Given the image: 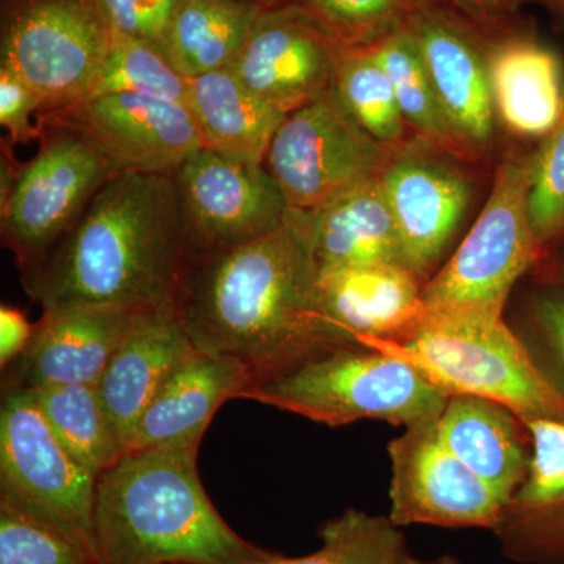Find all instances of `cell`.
I'll return each mask as SVG.
<instances>
[{
	"instance_id": "obj_8",
	"label": "cell",
	"mask_w": 564,
	"mask_h": 564,
	"mask_svg": "<svg viewBox=\"0 0 564 564\" xmlns=\"http://www.w3.org/2000/svg\"><path fill=\"white\" fill-rule=\"evenodd\" d=\"M391 152L364 131L332 88L285 117L263 165L291 209L313 212L380 176Z\"/></svg>"
},
{
	"instance_id": "obj_5",
	"label": "cell",
	"mask_w": 564,
	"mask_h": 564,
	"mask_svg": "<svg viewBox=\"0 0 564 564\" xmlns=\"http://www.w3.org/2000/svg\"><path fill=\"white\" fill-rule=\"evenodd\" d=\"M242 399L329 426L372 419L411 429L436 421L448 397L403 359L328 344L256 378Z\"/></svg>"
},
{
	"instance_id": "obj_41",
	"label": "cell",
	"mask_w": 564,
	"mask_h": 564,
	"mask_svg": "<svg viewBox=\"0 0 564 564\" xmlns=\"http://www.w3.org/2000/svg\"><path fill=\"white\" fill-rule=\"evenodd\" d=\"M533 2L543 6L558 22L560 28L564 29V0H533Z\"/></svg>"
},
{
	"instance_id": "obj_39",
	"label": "cell",
	"mask_w": 564,
	"mask_h": 564,
	"mask_svg": "<svg viewBox=\"0 0 564 564\" xmlns=\"http://www.w3.org/2000/svg\"><path fill=\"white\" fill-rule=\"evenodd\" d=\"M35 332V325L28 321L17 307L2 304L0 307V364L2 369L17 362L24 355Z\"/></svg>"
},
{
	"instance_id": "obj_28",
	"label": "cell",
	"mask_w": 564,
	"mask_h": 564,
	"mask_svg": "<svg viewBox=\"0 0 564 564\" xmlns=\"http://www.w3.org/2000/svg\"><path fill=\"white\" fill-rule=\"evenodd\" d=\"M367 50L372 52L391 79L400 110L413 135L445 154L464 159L462 148L445 121L410 28L397 29Z\"/></svg>"
},
{
	"instance_id": "obj_27",
	"label": "cell",
	"mask_w": 564,
	"mask_h": 564,
	"mask_svg": "<svg viewBox=\"0 0 564 564\" xmlns=\"http://www.w3.org/2000/svg\"><path fill=\"white\" fill-rule=\"evenodd\" d=\"M31 393L58 441L96 477L126 454L96 384L46 386Z\"/></svg>"
},
{
	"instance_id": "obj_30",
	"label": "cell",
	"mask_w": 564,
	"mask_h": 564,
	"mask_svg": "<svg viewBox=\"0 0 564 564\" xmlns=\"http://www.w3.org/2000/svg\"><path fill=\"white\" fill-rule=\"evenodd\" d=\"M322 547L314 554L289 558L262 551L240 564H388L403 549L400 527L384 516L344 511L323 524Z\"/></svg>"
},
{
	"instance_id": "obj_26",
	"label": "cell",
	"mask_w": 564,
	"mask_h": 564,
	"mask_svg": "<svg viewBox=\"0 0 564 564\" xmlns=\"http://www.w3.org/2000/svg\"><path fill=\"white\" fill-rule=\"evenodd\" d=\"M263 7L248 0H184L163 51L187 79L231 68Z\"/></svg>"
},
{
	"instance_id": "obj_3",
	"label": "cell",
	"mask_w": 564,
	"mask_h": 564,
	"mask_svg": "<svg viewBox=\"0 0 564 564\" xmlns=\"http://www.w3.org/2000/svg\"><path fill=\"white\" fill-rule=\"evenodd\" d=\"M202 443L128 452L96 481L99 564H240L261 554L215 510L199 478Z\"/></svg>"
},
{
	"instance_id": "obj_11",
	"label": "cell",
	"mask_w": 564,
	"mask_h": 564,
	"mask_svg": "<svg viewBox=\"0 0 564 564\" xmlns=\"http://www.w3.org/2000/svg\"><path fill=\"white\" fill-rule=\"evenodd\" d=\"M188 251L225 250L280 228L291 214L263 163L202 148L172 174Z\"/></svg>"
},
{
	"instance_id": "obj_36",
	"label": "cell",
	"mask_w": 564,
	"mask_h": 564,
	"mask_svg": "<svg viewBox=\"0 0 564 564\" xmlns=\"http://www.w3.org/2000/svg\"><path fill=\"white\" fill-rule=\"evenodd\" d=\"M184 0H95L111 33L162 47Z\"/></svg>"
},
{
	"instance_id": "obj_1",
	"label": "cell",
	"mask_w": 564,
	"mask_h": 564,
	"mask_svg": "<svg viewBox=\"0 0 564 564\" xmlns=\"http://www.w3.org/2000/svg\"><path fill=\"white\" fill-rule=\"evenodd\" d=\"M174 314L195 350L236 359L256 378L336 344L318 307L306 214L292 209L251 242L188 251Z\"/></svg>"
},
{
	"instance_id": "obj_18",
	"label": "cell",
	"mask_w": 564,
	"mask_h": 564,
	"mask_svg": "<svg viewBox=\"0 0 564 564\" xmlns=\"http://www.w3.org/2000/svg\"><path fill=\"white\" fill-rule=\"evenodd\" d=\"M423 284L392 263L328 270L317 273L318 307L336 344L392 339L423 314Z\"/></svg>"
},
{
	"instance_id": "obj_21",
	"label": "cell",
	"mask_w": 564,
	"mask_h": 564,
	"mask_svg": "<svg viewBox=\"0 0 564 564\" xmlns=\"http://www.w3.org/2000/svg\"><path fill=\"white\" fill-rule=\"evenodd\" d=\"M489 79L499 124L522 140H543L564 113V65L533 32L488 40Z\"/></svg>"
},
{
	"instance_id": "obj_10",
	"label": "cell",
	"mask_w": 564,
	"mask_h": 564,
	"mask_svg": "<svg viewBox=\"0 0 564 564\" xmlns=\"http://www.w3.org/2000/svg\"><path fill=\"white\" fill-rule=\"evenodd\" d=\"M96 481L52 432L31 391L7 388L0 411V494L47 516L96 552Z\"/></svg>"
},
{
	"instance_id": "obj_38",
	"label": "cell",
	"mask_w": 564,
	"mask_h": 564,
	"mask_svg": "<svg viewBox=\"0 0 564 564\" xmlns=\"http://www.w3.org/2000/svg\"><path fill=\"white\" fill-rule=\"evenodd\" d=\"M445 9L462 18L464 22L494 40L521 28V10L524 0H437Z\"/></svg>"
},
{
	"instance_id": "obj_35",
	"label": "cell",
	"mask_w": 564,
	"mask_h": 564,
	"mask_svg": "<svg viewBox=\"0 0 564 564\" xmlns=\"http://www.w3.org/2000/svg\"><path fill=\"white\" fill-rule=\"evenodd\" d=\"M525 334L541 369L564 393V288L558 282L534 293L527 307Z\"/></svg>"
},
{
	"instance_id": "obj_24",
	"label": "cell",
	"mask_w": 564,
	"mask_h": 564,
	"mask_svg": "<svg viewBox=\"0 0 564 564\" xmlns=\"http://www.w3.org/2000/svg\"><path fill=\"white\" fill-rule=\"evenodd\" d=\"M304 214L317 273L380 263L403 265L399 229L380 176Z\"/></svg>"
},
{
	"instance_id": "obj_16",
	"label": "cell",
	"mask_w": 564,
	"mask_h": 564,
	"mask_svg": "<svg viewBox=\"0 0 564 564\" xmlns=\"http://www.w3.org/2000/svg\"><path fill=\"white\" fill-rule=\"evenodd\" d=\"M464 158L484 154L496 132L488 40L440 2L408 22Z\"/></svg>"
},
{
	"instance_id": "obj_15",
	"label": "cell",
	"mask_w": 564,
	"mask_h": 564,
	"mask_svg": "<svg viewBox=\"0 0 564 564\" xmlns=\"http://www.w3.org/2000/svg\"><path fill=\"white\" fill-rule=\"evenodd\" d=\"M345 52L299 7L274 3L263 7L229 69L289 115L332 90Z\"/></svg>"
},
{
	"instance_id": "obj_13",
	"label": "cell",
	"mask_w": 564,
	"mask_h": 564,
	"mask_svg": "<svg viewBox=\"0 0 564 564\" xmlns=\"http://www.w3.org/2000/svg\"><path fill=\"white\" fill-rule=\"evenodd\" d=\"M436 421L404 429L388 445L392 467L389 519L400 529L434 525L496 532L507 500L445 447Z\"/></svg>"
},
{
	"instance_id": "obj_23",
	"label": "cell",
	"mask_w": 564,
	"mask_h": 564,
	"mask_svg": "<svg viewBox=\"0 0 564 564\" xmlns=\"http://www.w3.org/2000/svg\"><path fill=\"white\" fill-rule=\"evenodd\" d=\"M436 430L464 466L510 502L532 459L529 430L510 408L484 397H448Z\"/></svg>"
},
{
	"instance_id": "obj_43",
	"label": "cell",
	"mask_w": 564,
	"mask_h": 564,
	"mask_svg": "<svg viewBox=\"0 0 564 564\" xmlns=\"http://www.w3.org/2000/svg\"><path fill=\"white\" fill-rule=\"evenodd\" d=\"M248 2L262 3V6H274V3L280 2V0H248Z\"/></svg>"
},
{
	"instance_id": "obj_19",
	"label": "cell",
	"mask_w": 564,
	"mask_h": 564,
	"mask_svg": "<svg viewBox=\"0 0 564 564\" xmlns=\"http://www.w3.org/2000/svg\"><path fill=\"white\" fill-rule=\"evenodd\" d=\"M532 459L496 533L503 554L524 564L564 563V421L525 422Z\"/></svg>"
},
{
	"instance_id": "obj_31",
	"label": "cell",
	"mask_w": 564,
	"mask_h": 564,
	"mask_svg": "<svg viewBox=\"0 0 564 564\" xmlns=\"http://www.w3.org/2000/svg\"><path fill=\"white\" fill-rule=\"evenodd\" d=\"M0 564H99V560L65 527L0 494Z\"/></svg>"
},
{
	"instance_id": "obj_6",
	"label": "cell",
	"mask_w": 564,
	"mask_h": 564,
	"mask_svg": "<svg viewBox=\"0 0 564 564\" xmlns=\"http://www.w3.org/2000/svg\"><path fill=\"white\" fill-rule=\"evenodd\" d=\"M532 166L533 151L505 155L477 221L423 284L425 310L503 315L514 285L547 254L529 217Z\"/></svg>"
},
{
	"instance_id": "obj_37",
	"label": "cell",
	"mask_w": 564,
	"mask_h": 564,
	"mask_svg": "<svg viewBox=\"0 0 564 564\" xmlns=\"http://www.w3.org/2000/svg\"><path fill=\"white\" fill-rule=\"evenodd\" d=\"M43 102L40 96L18 74L0 66V124L9 132L13 144L29 143L40 139V124L32 117H40Z\"/></svg>"
},
{
	"instance_id": "obj_4",
	"label": "cell",
	"mask_w": 564,
	"mask_h": 564,
	"mask_svg": "<svg viewBox=\"0 0 564 564\" xmlns=\"http://www.w3.org/2000/svg\"><path fill=\"white\" fill-rule=\"evenodd\" d=\"M358 345L403 359L447 397H484L524 423L564 421V393L503 315L423 310L400 336Z\"/></svg>"
},
{
	"instance_id": "obj_14",
	"label": "cell",
	"mask_w": 564,
	"mask_h": 564,
	"mask_svg": "<svg viewBox=\"0 0 564 564\" xmlns=\"http://www.w3.org/2000/svg\"><path fill=\"white\" fill-rule=\"evenodd\" d=\"M447 155L413 137L393 148L380 174L403 265L423 282L443 259L473 199V184Z\"/></svg>"
},
{
	"instance_id": "obj_7",
	"label": "cell",
	"mask_w": 564,
	"mask_h": 564,
	"mask_svg": "<svg viewBox=\"0 0 564 564\" xmlns=\"http://www.w3.org/2000/svg\"><path fill=\"white\" fill-rule=\"evenodd\" d=\"M111 41L95 0H6L0 66L36 93L47 113L91 95Z\"/></svg>"
},
{
	"instance_id": "obj_20",
	"label": "cell",
	"mask_w": 564,
	"mask_h": 564,
	"mask_svg": "<svg viewBox=\"0 0 564 564\" xmlns=\"http://www.w3.org/2000/svg\"><path fill=\"white\" fill-rule=\"evenodd\" d=\"M193 351L173 306L144 314L107 364L96 389L126 454L141 415Z\"/></svg>"
},
{
	"instance_id": "obj_22",
	"label": "cell",
	"mask_w": 564,
	"mask_h": 564,
	"mask_svg": "<svg viewBox=\"0 0 564 564\" xmlns=\"http://www.w3.org/2000/svg\"><path fill=\"white\" fill-rule=\"evenodd\" d=\"M254 380L250 367L236 359L193 351L141 415L128 452L202 443L218 408L242 399Z\"/></svg>"
},
{
	"instance_id": "obj_17",
	"label": "cell",
	"mask_w": 564,
	"mask_h": 564,
	"mask_svg": "<svg viewBox=\"0 0 564 564\" xmlns=\"http://www.w3.org/2000/svg\"><path fill=\"white\" fill-rule=\"evenodd\" d=\"M151 311L73 306L43 311L31 345L14 362L7 388L96 384L122 340Z\"/></svg>"
},
{
	"instance_id": "obj_12",
	"label": "cell",
	"mask_w": 564,
	"mask_h": 564,
	"mask_svg": "<svg viewBox=\"0 0 564 564\" xmlns=\"http://www.w3.org/2000/svg\"><path fill=\"white\" fill-rule=\"evenodd\" d=\"M39 124L76 133L118 174H173L204 148L187 106L131 93L90 96L41 113Z\"/></svg>"
},
{
	"instance_id": "obj_2",
	"label": "cell",
	"mask_w": 564,
	"mask_h": 564,
	"mask_svg": "<svg viewBox=\"0 0 564 564\" xmlns=\"http://www.w3.org/2000/svg\"><path fill=\"white\" fill-rule=\"evenodd\" d=\"M187 240L172 174L121 173L93 196L68 231L20 265L43 311L174 306Z\"/></svg>"
},
{
	"instance_id": "obj_40",
	"label": "cell",
	"mask_w": 564,
	"mask_h": 564,
	"mask_svg": "<svg viewBox=\"0 0 564 564\" xmlns=\"http://www.w3.org/2000/svg\"><path fill=\"white\" fill-rule=\"evenodd\" d=\"M388 564H458V562L451 555L440 556L436 560H419L408 554L403 547Z\"/></svg>"
},
{
	"instance_id": "obj_32",
	"label": "cell",
	"mask_w": 564,
	"mask_h": 564,
	"mask_svg": "<svg viewBox=\"0 0 564 564\" xmlns=\"http://www.w3.org/2000/svg\"><path fill=\"white\" fill-rule=\"evenodd\" d=\"M437 0H289L344 51L367 50Z\"/></svg>"
},
{
	"instance_id": "obj_25",
	"label": "cell",
	"mask_w": 564,
	"mask_h": 564,
	"mask_svg": "<svg viewBox=\"0 0 564 564\" xmlns=\"http://www.w3.org/2000/svg\"><path fill=\"white\" fill-rule=\"evenodd\" d=\"M187 107L204 148L259 163L288 117L245 87L229 68L188 79Z\"/></svg>"
},
{
	"instance_id": "obj_9",
	"label": "cell",
	"mask_w": 564,
	"mask_h": 564,
	"mask_svg": "<svg viewBox=\"0 0 564 564\" xmlns=\"http://www.w3.org/2000/svg\"><path fill=\"white\" fill-rule=\"evenodd\" d=\"M40 150L14 174L2 198V239L22 265L68 231L113 166L88 141L65 129H41Z\"/></svg>"
},
{
	"instance_id": "obj_33",
	"label": "cell",
	"mask_w": 564,
	"mask_h": 564,
	"mask_svg": "<svg viewBox=\"0 0 564 564\" xmlns=\"http://www.w3.org/2000/svg\"><path fill=\"white\" fill-rule=\"evenodd\" d=\"M115 93H131L187 106L188 79L174 68L162 47L113 35L101 76L90 96Z\"/></svg>"
},
{
	"instance_id": "obj_42",
	"label": "cell",
	"mask_w": 564,
	"mask_h": 564,
	"mask_svg": "<svg viewBox=\"0 0 564 564\" xmlns=\"http://www.w3.org/2000/svg\"><path fill=\"white\" fill-rule=\"evenodd\" d=\"M556 282L564 288V256L560 259V262L556 263Z\"/></svg>"
},
{
	"instance_id": "obj_29",
	"label": "cell",
	"mask_w": 564,
	"mask_h": 564,
	"mask_svg": "<svg viewBox=\"0 0 564 564\" xmlns=\"http://www.w3.org/2000/svg\"><path fill=\"white\" fill-rule=\"evenodd\" d=\"M333 90L364 131L386 148L413 139L392 82L369 50L345 52Z\"/></svg>"
},
{
	"instance_id": "obj_34",
	"label": "cell",
	"mask_w": 564,
	"mask_h": 564,
	"mask_svg": "<svg viewBox=\"0 0 564 564\" xmlns=\"http://www.w3.org/2000/svg\"><path fill=\"white\" fill-rule=\"evenodd\" d=\"M529 217L545 250L564 240V113L554 131L533 151Z\"/></svg>"
}]
</instances>
